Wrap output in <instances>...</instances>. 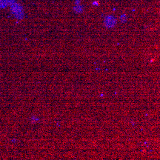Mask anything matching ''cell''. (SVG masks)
I'll use <instances>...</instances> for the list:
<instances>
[{
    "instance_id": "cell-1",
    "label": "cell",
    "mask_w": 160,
    "mask_h": 160,
    "mask_svg": "<svg viewBox=\"0 0 160 160\" xmlns=\"http://www.w3.org/2000/svg\"><path fill=\"white\" fill-rule=\"evenodd\" d=\"M15 0H0V8L7 7L11 3H13Z\"/></svg>"
}]
</instances>
